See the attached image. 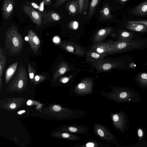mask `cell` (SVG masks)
Segmentation results:
<instances>
[{
  "mask_svg": "<svg viewBox=\"0 0 147 147\" xmlns=\"http://www.w3.org/2000/svg\"><path fill=\"white\" fill-rule=\"evenodd\" d=\"M133 59L129 56L124 55L113 58H103L92 63V65L98 72H107L113 69L126 70L131 69Z\"/></svg>",
  "mask_w": 147,
  "mask_h": 147,
  "instance_id": "obj_1",
  "label": "cell"
},
{
  "mask_svg": "<svg viewBox=\"0 0 147 147\" xmlns=\"http://www.w3.org/2000/svg\"><path fill=\"white\" fill-rule=\"evenodd\" d=\"M18 29L16 25H12L5 32V49L11 55L19 54L24 46V40Z\"/></svg>",
  "mask_w": 147,
  "mask_h": 147,
  "instance_id": "obj_2",
  "label": "cell"
},
{
  "mask_svg": "<svg viewBox=\"0 0 147 147\" xmlns=\"http://www.w3.org/2000/svg\"><path fill=\"white\" fill-rule=\"evenodd\" d=\"M110 49L108 55L129 52L142 49L147 47V38L134 39L126 41H116L109 43Z\"/></svg>",
  "mask_w": 147,
  "mask_h": 147,
  "instance_id": "obj_3",
  "label": "cell"
},
{
  "mask_svg": "<svg viewBox=\"0 0 147 147\" xmlns=\"http://www.w3.org/2000/svg\"><path fill=\"white\" fill-rule=\"evenodd\" d=\"M28 80V75L24 65L20 63L18 72L13 80L12 85L19 89L22 88Z\"/></svg>",
  "mask_w": 147,
  "mask_h": 147,
  "instance_id": "obj_4",
  "label": "cell"
},
{
  "mask_svg": "<svg viewBox=\"0 0 147 147\" xmlns=\"http://www.w3.org/2000/svg\"><path fill=\"white\" fill-rule=\"evenodd\" d=\"M22 10L30 18L32 21L35 24L37 27L40 26L42 24V13L36 10L31 5L27 4L22 6Z\"/></svg>",
  "mask_w": 147,
  "mask_h": 147,
  "instance_id": "obj_5",
  "label": "cell"
},
{
  "mask_svg": "<svg viewBox=\"0 0 147 147\" xmlns=\"http://www.w3.org/2000/svg\"><path fill=\"white\" fill-rule=\"evenodd\" d=\"M61 46L66 51L78 56H83L85 53L83 48L73 40L63 42Z\"/></svg>",
  "mask_w": 147,
  "mask_h": 147,
  "instance_id": "obj_6",
  "label": "cell"
},
{
  "mask_svg": "<svg viewBox=\"0 0 147 147\" xmlns=\"http://www.w3.org/2000/svg\"><path fill=\"white\" fill-rule=\"evenodd\" d=\"M42 24L54 22L60 20L61 16L54 11H43L42 13Z\"/></svg>",
  "mask_w": 147,
  "mask_h": 147,
  "instance_id": "obj_7",
  "label": "cell"
},
{
  "mask_svg": "<svg viewBox=\"0 0 147 147\" xmlns=\"http://www.w3.org/2000/svg\"><path fill=\"white\" fill-rule=\"evenodd\" d=\"M27 37L28 43L32 50L34 53H36L40 46L39 38L36 33L31 30H28Z\"/></svg>",
  "mask_w": 147,
  "mask_h": 147,
  "instance_id": "obj_8",
  "label": "cell"
},
{
  "mask_svg": "<svg viewBox=\"0 0 147 147\" xmlns=\"http://www.w3.org/2000/svg\"><path fill=\"white\" fill-rule=\"evenodd\" d=\"M113 29L112 27H107L101 29L97 31L93 38V44L102 42L110 34L113 33Z\"/></svg>",
  "mask_w": 147,
  "mask_h": 147,
  "instance_id": "obj_9",
  "label": "cell"
},
{
  "mask_svg": "<svg viewBox=\"0 0 147 147\" xmlns=\"http://www.w3.org/2000/svg\"><path fill=\"white\" fill-rule=\"evenodd\" d=\"M14 0H4L2 8V14L5 20L9 18L13 11L14 6Z\"/></svg>",
  "mask_w": 147,
  "mask_h": 147,
  "instance_id": "obj_10",
  "label": "cell"
},
{
  "mask_svg": "<svg viewBox=\"0 0 147 147\" xmlns=\"http://www.w3.org/2000/svg\"><path fill=\"white\" fill-rule=\"evenodd\" d=\"M109 49V43L102 42L95 44H93L88 50L92 51L100 54H107Z\"/></svg>",
  "mask_w": 147,
  "mask_h": 147,
  "instance_id": "obj_11",
  "label": "cell"
},
{
  "mask_svg": "<svg viewBox=\"0 0 147 147\" xmlns=\"http://www.w3.org/2000/svg\"><path fill=\"white\" fill-rule=\"evenodd\" d=\"M70 70V68L66 63L64 61L61 62L58 65L53 76L54 80L55 81L59 77Z\"/></svg>",
  "mask_w": 147,
  "mask_h": 147,
  "instance_id": "obj_12",
  "label": "cell"
},
{
  "mask_svg": "<svg viewBox=\"0 0 147 147\" xmlns=\"http://www.w3.org/2000/svg\"><path fill=\"white\" fill-rule=\"evenodd\" d=\"M66 8L69 15L73 16L80 13L78 0H72L67 3Z\"/></svg>",
  "mask_w": 147,
  "mask_h": 147,
  "instance_id": "obj_13",
  "label": "cell"
},
{
  "mask_svg": "<svg viewBox=\"0 0 147 147\" xmlns=\"http://www.w3.org/2000/svg\"><path fill=\"white\" fill-rule=\"evenodd\" d=\"M86 60L91 63L96 62L104 58L107 55L102 54L88 50L86 53Z\"/></svg>",
  "mask_w": 147,
  "mask_h": 147,
  "instance_id": "obj_14",
  "label": "cell"
},
{
  "mask_svg": "<svg viewBox=\"0 0 147 147\" xmlns=\"http://www.w3.org/2000/svg\"><path fill=\"white\" fill-rule=\"evenodd\" d=\"M132 13L136 15H147V1L143 2L134 7L132 10Z\"/></svg>",
  "mask_w": 147,
  "mask_h": 147,
  "instance_id": "obj_15",
  "label": "cell"
},
{
  "mask_svg": "<svg viewBox=\"0 0 147 147\" xmlns=\"http://www.w3.org/2000/svg\"><path fill=\"white\" fill-rule=\"evenodd\" d=\"M125 27L127 29L132 31L141 32H145L147 31L146 26L138 23L126 24Z\"/></svg>",
  "mask_w": 147,
  "mask_h": 147,
  "instance_id": "obj_16",
  "label": "cell"
},
{
  "mask_svg": "<svg viewBox=\"0 0 147 147\" xmlns=\"http://www.w3.org/2000/svg\"><path fill=\"white\" fill-rule=\"evenodd\" d=\"M135 38L133 33L125 30L119 31L118 40L116 41H126L132 40Z\"/></svg>",
  "mask_w": 147,
  "mask_h": 147,
  "instance_id": "obj_17",
  "label": "cell"
},
{
  "mask_svg": "<svg viewBox=\"0 0 147 147\" xmlns=\"http://www.w3.org/2000/svg\"><path fill=\"white\" fill-rule=\"evenodd\" d=\"M111 8L107 3H106L100 11V18L102 20L111 19L113 16L111 13Z\"/></svg>",
  "mask_w": 147,
  "mask_h": 147,
  "instance_id": "obj_18",
  "label": "cell"
},
{
  "mask_svg": "<svg viewBox=\"0 0 147 147\" xmlns=\"http://www.w3.org/2000/svg\"><path fill=\"white\" fill-rule=\"evenodd\" d=\"M18 63L16 62L11 65L6 70L5 74L6 83L11 79L15 73L18 66Z\"/></svg>",
  "mask_w": 147,
  "mask_h": 147,
  "instance_id": "obj_19",
  "label": "cell"
},
{
  "mask_svg": "<svg viewBox=\"0 0 147 147\" xmlns=\"http://www.w3.org/2000/svg\"><path fill=\"white\" fill-rule=\"evenodd\" d=\"M6 58L3 53V51L2 47H0V83L1 86L2 83V76L3 71L6 63Z\"/></svg>",
  "mask_w": 147,
  "mask_h": 147,
  "instance_id": "obj_20",
  "label": "cell"
},
{
  "mask_svg": "<svg viewBox=\"0 0 147 147\" xmlns=\"http://www.w3.org/2000/svg\"><path fill=\"white\" fill-rule=\"evenodd\" d=\"M101 0H92L90 5L88 17L91 18L93 15L96 8Z\"/></svg>",
  "mask_w": 147,
  "mask_h": 147,
  "instance_id": "obj_21",
  "label": "cell"
},
{
  "mask_svg": "<svg viewBox=\"0 0 147 147\" xmlns=\"http://www.w3.org/2000/svg\"><path fill=\"white\" fill-rule=\"evenodd\" d=\"M80 13L86 12L88 6L89 0H78Z\"/></svg>",
  "mask_w": 147,
  "mask_h": 147,
  "instance_id": "obj_22",
  "label": "cell"
},
{
  "mask_svg": "<svg viewBox=\"0 0 147 147\" xmlns=\"http://www.w3.org/2000/svg\"><path fill=\"white\" fill-rule=\"evenodd\" d=\"M137 80L141 84L147 85V73L141 72L136 75Z\"/></svg>",
  "mask_w": 147,
  "mask_h": 147,
  "instance_id": "obj_23",
  "label": "cell"
},
{
  "mask_svg": "<svg viewBox=\"0 0 147 147\" xmlns=\"http://www.w3.org/2000/svg\"><path fill=\"white\" fill-rule=\"evenodd\" d=\"M28 68L29 77L31 82H32L34 81V78L36 75L35 70L30 64H29Z\"/></svg>",
  "mask_w": 147,
  "mask_h": 147,
  "instance_id": "obj_24",
  "label": "cell"
},
{
  "mask_svg": "<svg viewBox=\"0 0 147 147\" xmlns=\"http://www.w3.org/2000/svg\"><path fill=\"white\" fill-rule=\"evenodd\" d=\"M79 26V24L76 21H72L69 23L68 25L69 28L73 30H76Z\"/></svg>",
  "mask_w": 147,
  "mask_h": 147,
  "instance_id": "obj_25",
  "label": "cell"
},
{
  "mask_svg": "<svg viewBox=\"0 0 147 147\" xmlns=\"http://www.w3.org/2000/svg\"><path fill=\"white\" fill-rule=\"evenodd\" d=\"M45 77L44 76L41 75H36L35 76L34 81L36 83L41 81L45 79Z\"/></svg>",
  "mask_w": 147,
  "mask_h": 147,
  "instance_id": "obj_26",
  "label": "cell"
},
{
  "mask_svg": "<svg viewBox=\"0 0 147 147\" xmlns=\"http://www.w3.org/2000/svg\"><path fill=\"white\" fill-rule=\"evenodd\" d=\"M67 0H55L53 5V7L55 8L57 7L64 3Z\"/></svg>",
  "mask_w": 147,
  "mask_h": 147,
  "instance_id": "obj_27",
  "label": "cell"
},
{
  "mask_svg": "<svg viewBox=\"0 0 147 147\" xmlns=\"http://www.w3.org/2000/svg\"><path fill=\"white\" fill-rule=\"evenodd\" d=\"M132 23H138L144 24L147 26V21L146 20H137L129 21L126 24Z\"/></svg>",
  "mask_w": 147,
  "mask_h": 147,
  "instance_id": "obj_28",
  "label": "cell"
},
{
  "mask_svg": "<svg viewBox=\"0 0 147 147\" xmlns=\"http://www.w3.org/2000/svg\"><path fill=\"white\" fill-rule=\"evenodd\" d=\"M26 2L27 4L31 5L34 8L37 9L38 10L39 9V6L36 4L34 3H30L27 1H26Z\"/></svg>",
  "mask_w": 147,
  "mask_h": 147,
  "instance_id": "obj_29",
  "label": "cell"
},
{
  "mask_svg": "<svg viewBox=\"0 0 147 147\" xmlns=\"http://www.w3.org/2000/svg\"><path fill=\"white\" fill-rule=\"evenodd\" d=\"M84 82H81L79 84L78 86V88L80 89H83L86 88V85Z\"/></svg>",
  "mask_w": 147,
  "mask_h": 147,
  "instance_id": "obj_30",
  "label": "cell"
},
{
  "mask_svg": "<svg viewBox=\"0 0 147 147\" xmlns=\"http://www.w3.org/2000/svg\"><path fill=\"white\" fill-rule=\"evenodd\" d=\"M53 110L55 111H59L61 109V107L58 105H55L53 107Z\"/></svg>",
  "mask_w": 147,
  "mask_h": 147,
  "instance_id": "obj_31",
  "label": "cell"
},
{
  "mask_svg": "<svg viewBox=\"0 0 147 147\" xmlns=\"http://www.w3.org/2000/svg\"><path fill=\"white\" fill-rule=\"evenodd\" d=\"M69 80V78L64 77L61 78L60 80V81L63 83H66Z\"/></svg>",
  "mask_w": 147,
  "mask_h": 147,
  "instance_id": "obj_32",
  "label": "cell"
},
{
  "mask_svg": "<svg viewBox=\"0 0 147 147\" xmlns=\"http://www.w3.org/2000/svg\"><path fill=\"white\" fill-rule=\"evenodd\" d=\"M44 4H45L44 2L42 1V2L40 3V6H39V8L38 9V10L39 11H43V5Z\"/></svg>",
  "mask_w": 147,
  "mask_h": 147,
  "instance_id": "obj_33",
  "label": "cell"
},
{
  "mask_svg": "<svg viewBox=\"0 0 147 147\" xmlns=\"http://www.w3.org/2000/svg\"><path fill=\"white\" fill-rule=\"evenodd\" d=\"M97 132L98 135L101 137H103L104 136V133L101 129H98L97 130Z\"/></svg>",
  "mask_w": 147,
  "mask_h": 147,
  "instance_id": "obj_34",
  "label": "cell"
},
{
  "mask_svg": "<svg viewBox=\"0 0 147 147\" xmlns=\"http://www.w3.org/2000/svg\"><path fill=\"white\" fill-rule=\"evenodd\" d=\"M69 130L73 132H75L77 131L78 129H77L76 127H69Z\"/></svg>",
  "mask_w": 147,
  "mask_h": 147,
  "instance_id": "obj_35",
  "label": "cell"
},
{
  "mask_svg": "<svg viewBox=\"0 0 147 147\" xmlns=\"http://www.w3.org/2000/svg\"><path fill=\"white\" fill-rule=\"evenodd\" d=\"M113 119L115 122L117 121L119 119V117L117 115L115 114L113 116Z\"/></svg>",
  "mask_w": 147,
  "mask_h": 147,
  "instance_id": "obj_36",
  "label": "cell"
},
{
  "mask_svg": "<svg viewBox=\"0 0 147 147\" xmlns=\"http://www.w3.org/2000/svg\"><path fill=\"white\" fill-rule=\"evenodd\" d=\"M44 2L45 4L47 5H49L51 3V0H42Z\"/></svg>",
  "mask_w": 147,
  "mask_h": 147,
  "instance_id": "obj_37",
  "label": "cell"
},
{
  "mask_svg": "<svg viewBox=\"0 0 147 147\" xmlns=\"http://www.w3.org/2000/svg\"><path fill=\"white\" fill-rule=\"evenodd\" d=\"M127 94L125 92H122L120 95V97L121 98H124L126 97Z\"/></svg>",
  "mask_w": 147,
  "mask_h": 147,
  "instance_id": "obj_38",
  "label": "cell"
},
{
  "mask_svg": "<svg viewBox=\"0 0 147 147\" xmlns=\"http://www.w3.org/2000/svg\"><path fill=\"white\" fill-rule=\"evenodd\" d=\"M53 41L55 43H57L59 41V39L57 36H55L53 38Z\"/></svg>",
  "mask_w": 147,
  "mask_h": 147,
  "instance_id": "obj_39",
  "label": "cell"
},
{
  "mask_svg": "<svg viewBox=\"0 0 147 147\" xmlns=\"http://www.w3.org/2000/svg\"><path fill=\"white\" fill-rule=\"evenodd\" d=\"M62 136L63 138H66L69 137L70 135L68 134L67 133H63L62 134Z\"/></svg>",
  "mask_w": 147,
  "mask_h": 147,
  "instance_id": "obj_40",
  "label": "cell"
},
{
  "mask_svg": "<svg viewBox=\"0 0 147 147\" xmlns=\"http://www.w3.org/2000/svg\"><path fill=\"white\" fill-rule=\"evenodd\" d=\"M16 105L15 103H12L10 105V107L11 109H13L16 107Z\"/></svg>",
  "mask_w": 147,
  "mask_h": 147,
  "instance_id": "obj_41",
  "label": "cell"
},
{
  "mask_svg": "<svg viewBox=\"0 0 147 147\" xmlns=\"http://www.w3.org/2000/svg\"><path fill=\"white\" fill-rule=\"evenodd\" d=\"M86 146L87 147H93L94 146V144L92 143L89 142L86 144Z\"/></svg>",
  "mask_w": 147,
  "mask_h": 147,
  "instance_id": "obj_42",
  "label": "cell"
},
{
  "mask_svg": "<svg viewBox=\"0 0 147 147\" xmlns=\"http://www.w3.org/2000/svg\"><path fill=\"white\" fill-rule=\"evenodd\" d=\"M138 133L139 136L140 137H141L143 135V132L141 129H140L138 130Z\"/></svg>",
  "mask_w": 147,
  "mask_h": 147,
  "instance_id": "obj_43",
  "label": "cell"
},
{
  "mask_svg": "<svg viewBox=\"0 0 147 147\" xmlns=\"http://www.w3.org/2000/svg\"><path fill=\"white\" fill-rule=\"evenodd\" d=\"M26 112V111L24 110H22L18 111V114L19 115H21L22 114Z\"/></svg>",
  "mask_w": 147,
  "mask_h": 147,
  "instance_id": "obj_44",
  "label": "cell"
},
{
  "mask_svg": "<svg viewBox=\"0 0 147 147\" xmlns=\"http://www.w3.org/2000/svg\"><path fill=\"white\" fill-rule=\"evenodd\" d=\"M32 101L30 100H28L27 102V104L28 105H30L32 103Z\"/></svg>",
  "mask_w": 147,
  "mask_h": 147,
  "instance_id": "obj_45",
  "label": "cell"
},
{
  "mask_svg": "<svg viewBox=\"0 0 147 147\" xmlns=\"http://www.w3.org/2000/svg\"><path fill=\"white\" fill-rule=\"evenodd\" d=\"M117 0L121 3H124V2L128 0Z\"/></svg>",
  "mask_w": 147,
  "mask_h": 147,
  "instance_id": "obj_46",
  "label": "cell"
},
{
  "mask_svg": "<svg viewBox=\"0 0 147 147\" xmlns=\"http://www.w3.org/2000/svg\"><path fill=\"white\" fill-rule=\"evenodd\" d=\"M147 65V61L145 63V64H144V65Z\"/></svg>",
  "mask_w": 147,
  "mask_h": 147,
  "instance_id": "obj_47",
  "label": "cell"
}]
</instances>
